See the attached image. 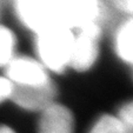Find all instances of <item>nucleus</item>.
Instances as JSON below:
<instances>
[{
	"label": "nucleus",
	"instance_id": "nucleus-1",
	"mask_svg": "<svg viewBox=\"0 0 133 133\" xmlns=\"http://www.w3.org/2000/svg\"><path fill=\"white\" fill-rule=\"evenodd\" d=\"M74 33L63 24H57L37 33L38 60L47 71L61 73L70 67Z\"/></svg>",
	"mask_w": 133,
	"mask_h": 133
},
{
	"label": "nucleus",
	"instance_id": "nucleus-2",
	"mask_svg": "<svg viewBox=\"0 0 133 133\" xmlns=\"http://www.w3.org/2000/svg\"><path fill=\"white\" fill-rule=\"evenodd\" d=\"M61 0H13L14 11L20 21L37 34L60 24Z\"/></svg>",
	"mask_w": 133,
	"mask_h": 133
},
{
	"label": "nucleus",
	"instance_id": "nucleus-3",
	"mask_svg": "<svg viewBox=\"0 0 133 133\" xmlns=\"http://www.w3.org/2000/svg\"><path fill=\"white\" fill-rule=\"evenodd\" d=\"M100 35L101 32L98 24L79 30L78 35H74L70 67L77 72H86L92 68L99 55Z\"/></svg>",
	"mask_w": 133,
	"mask_h": 133
},
{
	"label": "nucleus",
	"instance_id": "nucleus-4",
	"mask_svg": "<svg viewBox=\"0 0 133 133\" xmlns=\"http://www.w3.org/2000/svg\"><path fill=\"white\" fill-rule=\"evenodd\" d=\"M6 78L13 86H41L52 81L48 71L38 59L30 57H13L6 65Z\"/></svg>",
	"mask_w": 133,
	"mask_h": 133
},
{
	"label": "nucleus",
	"instance_id": "nucleus-5",
	"mask_svg": "<svg viewBox=\"0 0 133 133\" xmlns=\"http://www.w3.org/2000/svg\"><path fill=\"white\" fill-rule=\"evenodd\" d=\"M100 7V0H61L60 24L71 30L98 24Z\"/></svg>",
	"mask_w": 133,
	"mask_h": 133
},
{
	"label": "nucleus",
	"instance_id": "nucleus-6",
	"mask_svg": "<svg viewBox=\"0 0 133 133\" xmlns=\"http://www.w3.org/2000/svg\"><path fill=\"white\" fill-rule=\"evenodd\" d=\"M57 88L53 81L41 86L23 87V86H13L11 99L19 107L26 111L43 112L44 110L55 103Z\"/></svg>",
	"mask_w": 133,
	"mask_h": 133
},
{
	"label": "nucleus",
	"instance_id": "nucleus-7",
	"mask_svg": "<svg viewBox=\"0 0 133 133\" xmlns=\"http://www.w3.org/2000/svg\"><path fill=\"white\" fill-rule=\"evenodd\" d=\"M38 133H74V117L70 108L57 103L40 112Z\"/></svg>",
	"mask_w": 133,
	"mask_h": 133
},
{
	"label": "nucleus",
	"instance_id": "nucleus-8",
	"mask_svg": "<svg viewBox=\"0 0 133 133\" xmlns=\"http://www.w3.org/2000/svg\"><path fill=\"white\" fill-rule=\"evenodd\" d=\"M114 48L121 60L133 65V17L117 30L114 35Z\"/></svg>",
	"mask_w": 133,
	"mask_h": 133
},
{
	"label": "nucleus",
	"instance_id": "nucleus-9",
	"mask_svg": "<svg viewBox=\"0 0 133 133\" xmlns=\"http://www.w3.org/2000/svg\"><path fill=\"white\" fill-rule=\"evenodd\" d=\"M15 48L14 34L7 27L0 26V66H6L13 59Z\"/></svg>",
	"mask_w": 133,
	"mask_h": 133
},
{
	"label": "nucleus",
	"instance_id": "nucleus-10",
	"mask_svg": "<svg viewBox=\"0 0 133 133\" xmlns=\"http://www.w3.org/2000/svg\"><path fill=\"white\" fill-rule=\"evenodd\" d=\"M88 133H123L116 116L105 114L93 124Z\"/></svg>",
	"mask_w": 133,
	"mask_h": 133
},
{
	"label": "nucleus",
	"instance_id": "nucleus-11",
	"mask_svg": "<svg viewBox=\"0 0 133 133\" xmlns=\"http://www.w3.org/2000/svg\"><path fill=\"white\" fill-rule=\"evenodd\" d=\"M123 133H133V100L124 104L117 114Z\"/></svg>",
	"mask_w": 133,
	"mask_h": 133
},
{
	"label": "nucleus",
	"instance_id": "nucleus-12",
	"mask_svg": "<svg viewBox=\"0 0 133 133\" xmlns=\"http://www.w3.org/2000/svg\"><path fill=\"white\" fill-rule=\"evenodd\" d=\"M12 94V84L6 77L0 75V104L11 99Z\"/></svg>",
	"mask_w": 133,
	"mask_h": 133
},
{
	"label": "nucleus",
	"instance_id": "nucleus-13",
	"mask_svg": "<svg viewBox=\"0 0 133 133\" xmlns=\"http://www.w3.org/2000/svg\"><path fill=\"white\" fill-rule=\"evenodd\" d=\"M117 4L121 10L133 14V0H117Z\"/></svg>",
	"mask_w": 133,
	"mask_h": 133
},
{
	"label": "nucleus",
	"instance_id": "nucleus-14",
	"mask_svg": "<svg viewBox=\"0 0 133 133\" xmlns=\"http://www.w3.org/2000/svg\"><path fill=\"white\" fill-rule=\"evenodd\" d=\"M0 133H15V131L6 125H0Z\"/></svg>",
	"mask_w": 133,
	"mask_h": 133
}]
</instances>
